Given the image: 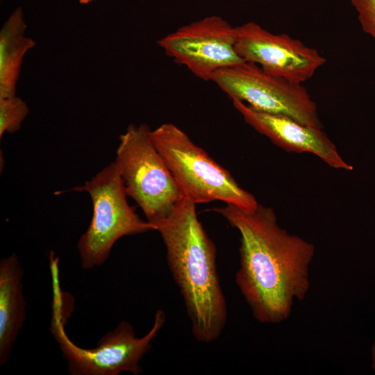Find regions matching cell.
<instances>
[{
  "label": "cell",
  "mask_w": 375,
  "mask_h": 375,
  "mask_svg": "<svg viewBox=\"0 0 375 375\" xmlns=\"http://www.w3.org/2000/svg\"><path fill=\"white\" fill-rule=\"evenodd\" d=\"M27 104L16 96L0 99V138L5 133H14L21 128L28 114Z\"/></svg>",
  "instance_id": "4fadbf2b"
},
{
  "label": "cell",
  "mask_w": 375,
  "mask_h": 375,
  "mask_svg": "<svg viewBox=\"0 0 375 375\" xmlns=\"http://www.w3.org/2000/svg\"><path fill=\"white\" fill-rule=\"evenodd\" d=\"M115 161L128 197L156 227L169 215L182 194L153 142L148 125L131 124L127 127L119 138Z\"/></svg>",
  "instance_id": "5b68a950"
},
{
  "label": "cell",
  "mask_w": 375,
  "mask_h": 375,
  "mask_svg": "<svg viewBox=\"0 0 375 375\" xmlns=\"http://www.w3.org/2000/svg\"><path fill=\"white\" fill-rule=\"evenodd\" d=\"M81 3H88L90 2L92 0H78Z\"/></svg>",
  "instance_id": "2e32d148"
},
{
  "label": "cell",
  "mask_w": 375,
  "mask_h": 375,
  "mask_svg": "<svg viewBox=\"0 0 375 375\" xmlns=\"http://www.w3.org/2000/svg\"><path fill=\"white\" fill-rule=\"evenodd\" d=\"M24 270L13 253L0 262V365L10 354L22 328L26 303L22 291Z\"/></svg>",
  "instance_id": "8fae6325"
},
{
  "label": "cell",
  "mask_w": 375,
  "mask_h": 375,
  "mask_svg": "<svg viewBox=\"0 0 375 375\" xmlns=\"http://www.w3.org/2000/svg\"><path fill=\"white\" fill-rule=\"evenodd\" d=\"M26 25L20 8L3 24L0 31V99L16 96V84L23 58L35 45L25 35Z\"/></svg>",
  "instance_id": "7c38bea8"
},
{
  "label": "cell",
  "mask_w": 375,
  "mask_h": 375,
  "mask_svg": "<svg viewBox=\"0 0 375 375\" xmlns=\"http://www.w3.org/2000/svg\"><path fill=\"white\" fill-rule=\"evenodd\" d=\"M72 190L87 192L92 203L90 225L77 243L81 266L85 269L102 265L115 242L122 237L156 231L152 224L142 219L128 203L115 161L83 185Z\"/></svg>",
  "instance_id": "277c9868"
},
{
  "label": "cell",
  "mask_w": 375,
  "mask_h": 375,
  "mask_svg": "<svg viewBox=\"0 0 375 375\" xmlns=\"http://www.w3.org/2000/svg\"><path fill=\"white\" fill-rule=\"evenodd\" d=\"M157 42L167 56L203 81L244 61L235 49V26L219 16L181 26Z\"/></svg>",
  "instance_id": "ba28073f"
},
{
  "label": "cell",
  "mask_w": 375,
  "mask_h": 375,
  "mask_svg": "<svg viewBox=\"0 0 375 375\" xmlns=\"http://www.w3.org/2000/svg\"><path fill=\"white\" fill-rule=\"evenodd\" d=\"M235 49L245 61L265 72L303 84L326 59L315 48L286 33H273L253 22L235 26Z\"/></svg>",
  "instance_id": "9c48e42d"
},
{
  "label": "cell",
  "mask_w": 375,
  "mask_h": 375,
  "mask_svg": "<svg viewBox=\"0 0 375 375\" xmlns=\"http://www.w3.org/2000/svg\"><path fill=\"white\" fill-rule=\"evenodd\" d=\"M232 101L249 126L285 151L310 153L332 168L353 169L352 165L341 157L336 146L322 128L304 125L285 115L258 111L238 100Z\"/></svg>",
  "instance_id": "30bf717a"
},
{
  "label": "cell",
  "mask_w": 375,
  "mask_h": 375,
  "mask_svg": "<svg viewBox=\"0 0 375 375\" xmlns=\"http://www.w3.org/2000/svg\"><path fill=\"white\" fill-rule=\"evenodd\" d=\"M362 31L375 41V0H351Z\"/></svg>",
  "instance_id": "5bb4252c"
},
{
  "label": "cell",
  "mask_w": 375,
  "mask_h": 375,
  "mask_svg": "<svg viewBox=\"0 0 375 375\" xmlns=\"http://www.w3.org/2000/svg\"><path fill=\"white\" fill-rule=\"evenodd\" d=\"M210 81L232 100L242 101L256 110L322 128L317 105L303 84L272 75L255 63L244 60L221 69Z\"/></svg>",
  "instance_id": "52a82bcc"
},
{
  "label": "cell",
  "mask_w": 375,
  "mask_h": 375,
  "mask_svg": "<svg viewBox=\"0 0 375 375\" xmlns=\"http://www.w3.org/2000/svg\"><path fill=\"white\" fill-rule=\"evenodd\" d=\"M151 138L182 196L195 204L221 201L249 211L258 206L255 197L177 126L161 124L151 131Z\"/></svg>",
  "instance_id": "3957f363"
},
{
  "label": "cell",
  "mask_w": 375,
  "mask_h": 375,
  "mask_svg": "<svg viewBox=\"0 0 375 375\" xmlns=\"http://www.w3.org/2000/svg\"><path fill=\"white\" fill-rule=\"evenodd\" d=\"M60 294L55 293L51 332L57 341L68 372L72 375H119L128 372L138 375L142 372L139 363L151 347V342L165 323V313L156 312L153 326L143 337L135 335L132 325L121 322L107 333L93 349L75 344L65 330V312Z\"/></svg>",
  "instance_id": "8992f818"
},
{
  "label": "cell",
  "mask_w": 375,
  "mask_h": 375,
  "mask_svg": "<svg viewBox=\"0 0 375 375\" xmlns=\"http://www.w3.org/2000/svg\"><path fill=\"white\" fill-rule=\"evenodd\" d=\"M156 228L166 247L192 335L200 342L216 340L226 323V302L217 271L216 248L197 218L196 204L181 196Z\"/></svg>",
  "instance_id": "7a4b0ae2"
},
{
  "label": "cell",
  "mask_w": 375,
  "mask_h": 375,
  "mask_svg": "<svg viewBox=\"0 0 375 375\" xmlns=\"http://www.w3.org/2000/svg\"><path fill=\"white\" fill-rule=\"evenodd\" d=\"M372 367L375 372V340L371 348Z\"/></svg>",
  "instance_id": "9a60e30c"
},
{
  "label": "cell",
  "mask_w": 375,
  "mask_h": 375,
  "mask_svg": "<svg viewBox=\"0 0 375 375\" xmlns=\"http://www.w3.org/2000/svg\"><path fill=\"white\" fill-rule=\"evenodd\" d=\"M212 210L240 234L235 281L253 317L261 323L287 319L308 290L314 245L282 228L272 208L258 203L249 211L226 204Z\"/></svg>",
  "instance_id": "6da1fadb"
}]
</instances>
